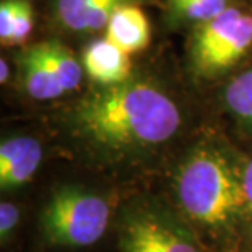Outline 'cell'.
I'll list each match as a JSON object with an SVG mask.
<instances>
[{"label":"cell","mask_w":252,"mask_h":252,"mask_svg":"<svg viewBox=\"0 0 252 252\" xmlns=\"http://www.w3.org/2000/svg\"><path fill=\"white\" fill-rule=\"evenodd\" d=\"M105 38L128 54L143 51L151 41L149 22L144 12L136 5L122 3L110 18Z\"/></svg>","instance_id":"obj_8"},{"label":"cell","mask_w":252,"mask_h":252,"mask_svg":"<svg viewBox=\"0 0 252 252\" xmlns=\"http://www.w3.org/2000/svg\"><path fill=\"white\" fill-rule=\"evenodd\" d=\"M112 206L94 191L64 187L54 191L41 213V231L48 243L65 248H89L107 233Z\"/></svg>","instance_id":"obj_3"},{"label":"cell","mask_w":252,"mask_h":252,"mask_svg":"<svg viewBox=\"0 0 252 252\" xmlns=\"http://www.w3.org/2000/svg\"><path fill=\"white\" fill-rule=\"evenodd\" d=\"M174 12L184 18L205 23L228 8V0H172Z\"/></svg>","instance_id":"obj_13"},{"label":"cell","mask_w":252,"mask_h":252,"mask_svg":"<svg viewBox=\"0 0 252 252\" xmlns=\"http://www.w3.org/2000/svg\"><path fill=\"white\" fill-rule=\"evenodd\" d=\"M252 46V17L228 7L218 17L201 23L193 39V61L205 74L231 67Z\"/></svg>","instance_id":"obj_5"},{"label":"cell","mask_w":252,"mask_h":252,"mask_svg":"<svg viewBox=\"0 0 252 252\" xmlns=\"http://www.w3.org/2000/svg\"><path fill=\"white\" fill-rule=\"evenodd\" d=\"M122 0H58V17L74 32H97L107 28Z\"/></svg>","instance_id":"obj_9"},{"label":"cell","mask_w":252,"mask_h":252,"mask_svg":"<svg viewBox=\"0 0 252 252\" xmlns=\"http://www.w3.org/2000/svg\"><path fill=\"white\" fill-rule=\"evenodd\" d=\"M182 216L205 246L218 252L243 251L244 167L213 144L185 156L174 180Z\"/></svg>","instance_id":"obj_1"},{"label":"cell","mask_w":252,"mask_h":252,"mask_svg":"<svg viewBox=\"0 0 252 252\" xmlns=\"http://www.w3.org/2000/svg\"><path fill=\"white\" fill-rule=\"evenodd\" d=\"M17 13L18 0H2L0 3V39H2V44L10 46L15 23H17Z\"/></svg>","instance_id":"obj_16"},{"label":"cell","mask_w":252,"mask_h":252,"mask_svg":"<svg viewBox=\"0 0 252 252\" xmlns=\"http://www.w3.org/2000/svg\"><path fill=\"white\" fill-rule=\"evenodd\" d=\"M75 128L108 153H134L167 143L182 115L170 97L144 80L107 85L84 98L74 113Z\"/></svg>","instance_id":"obj_2"},{"label":"cell","mask_w":252,"mask_h":252,"mask_svg":"<svg viewBox=\"0 0 252 252\" xmlns=\"http://www.w3.org/2000/svg\"><path fill=\"white\" fill-rule=\"evenodd\" d=\"M82 64L89 77L105 87L126 82L131 74L129 54L108 38L90 43L84 51Z\"/></svg>","instance_id":"obj_7"},{"label":"cell","mask_w":252,"mask_h":252,"mask_svg":"<svg viewBox=\"0 0 252 252\" xmlns=\"http://www.w3.org/2000/svg\"><path fill=\"white\" fill-rule=\"evenodd\" d=\"M22 69L23 87L30 97L34 100H53L64 95L63 85L59 84L56 75L48 67L38 49V44L27 48L18 58Z\"/></svg>","instance_id":"obj_10"},{"label":"cell","mask_w":252,"mask_h":252,"mask_svg":"<svg viewBox=\"0 0 252 252\" xmlns=\"http://www.w3.org/2000/svg\"><path fill=\"white\" fill-rule=\"evenodd\" d=\"M224 103L246 128L252 129V69L239 74L228 84Z\"/></svg>","instance_id":"obj_12"},{"label":"cell","mask_w":252,"mask_h":252,"mask_svg":"<svg viewBox=\"0 0 252 252\" xmlns=\"http://www.w3.org/2000/svg\"><path fill=\"white\" fill-rule=\"evenodd\" d=\"M8 74H10V69H8V64L5 59L0 61V82L5 84L8 80Z\"/></svg>","instance_id":"obj_18"},{"label":"cell","mask_w":252,"mask_h":252,"mask_svg":"<svg viewBox=\"0 0 252 252\" xmlns=\"http://www.w3.org/2000/svg\"><path fill=\"white\" fill-rule=\"evenodd\" d=\"M122 252H205L203 243L180 215L156 203L133 205L120 220Z\"/></svg>","instance_id":"obj_4"},{"label":"cell","mask_w":252,"mask_h":252,"mask_svg":"<svg viewBox=\"0 0 252 252\" xmlns=\"http://www.w3.org/2000/svg\"><path fill=\"white\" fill-rule=\"evenodd\" d=\"M244 200L243 251L252 252V159L244 164Z\"/></svg>","instance_id":"obj_14"},{"label":"cell","mask_w":252,"mask_h":252,"mask_svg":"<svg viewBox=\"0 0 252 252\" xmlns=\"http://www.w3.org/2000/svg\"><path fill=\"white\" fill-rule=\"evenodd\" d=\"M43 160L41 143L32 136H10L0 144L2 190L23 187L38 172Z\"/></svg>","instance_id":"obj_6"},{"label":"cell","mask_w":252,"mask_h":252,"mask_svg":"<svg viewBox=\"0 0 252 252\" xmlns=\"http://www.w3.org/2000/svg\"><path fill=\"white\" fill-rule=\"evenodd\" d=\"M33 5L30 0H18V13H17V23H15L13 36L10 41V46L15 44H22L28 39V36L33 32Z\"/></svg>","instance_id":"obj_15"},{"label":"cell","mask_w":252,"mask_h":252,"mask_svg":"<svg viewBox=\"0 0 252 252\" xmlns=\"http://www.w3.org/2000/svg\"><path fill=\"white\" fill-rule=\"evenodd\" d=\"M38 49L41 53L43 59L46 61L48 67L56 75L59 84L63 85L64 92H72L77 90L82 82V67L77 63L70 51L58 41L39 43Z\"/></svg>","instance_id":"obj_11"},{"label":"cell","mask_w":252,"mask_h":252,"mask_svg":"<svg viewBox=\"0 0 252 252\" xmlns=\"http://www.w3.org/2000/svg\"><path fill=\"white\" fill-rule=\"evenodd\" d=\"M20 208L12 201H2L0 205V238L5 244L12 238L13 231L20 223Z\"/></svg>","instance_id":"obj_17"}]
</instances>
